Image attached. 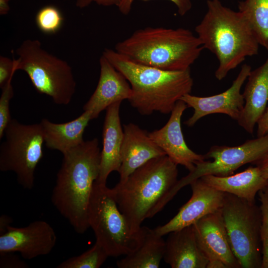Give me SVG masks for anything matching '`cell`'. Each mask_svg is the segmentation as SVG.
Masks as SVG:
<instances>
[{"label":"cell","instance_id":"12","mask_svg":"<svg viewBox=\"0 0 268 268\" xmlns=\"http://www.w3.org/2000/svg\"><path fill=\"white\" fill-rule=\"evenodd\" d=\"M56 242V234L51 225L36 220L25 227L9 226L0 235V253L18 252L23 259L31 260L50 253Z\"/></svg>","mask_w":268,"mask_h":268},{"label":"cell","instance_id":"3","mask_svg":"<svg viewBox=\"0 0 268 268\" xmlns=\"http://www.w3.org/2000/svg\"><path fill=\"white\" fill-rule=\"evenodd\" d=\"M195 31L204 49L218 61L215 72L218 80L246 58L258 54L260 44L242 13L223 5L219 0L207 1V11Z\"/></svg>","mask_w":268,"mask_h":268},{"label":"cell","instance_id":"8","mask_svg":"<svg viewBox=\"0 0 268 268\" xmlns=\"http://www.w3.org/2000/svg\"><path fill=\"white\" fill-rule=\"evenodd\" d=\"M221 212L231 248L241 268H261L260 207L255 202L225 193Z\"/></svg>","mask_w":268,"mask_h":268},{"label":"cell","instance_id":"27","mask_svg":"<svg viewBox=\"0 0 268 268\" xmlns=\"http://www.w3.org/2000/svg\"><path fill=\"white\" fill-rule=\"evenodd\" d=\"M262 214L260 236L262 248L261 268H268V188L266 187L259 193Z\"/></svg>","mask_w":268,"mask_h":268},{"label":"cell","instance_id":"16","mask_svg":"<svg viewBox=\"0 0 268 268\" xmlns=\"http://www.w3.org/2000/svg\"><path fill=\"white\" fill-rule=\"evenodd\" d=\"M100 72L96 88L83 106L84 111L91 113L92 119L110 105L132 95L131 85L124 75L103 56L99 60Z\"/></svg>","mask_w":268,"mask_h":268},{"label":"cell","instance_id":"37","mask_svg":"<svg viewBox=\"0 0 268 268\" xmlns=\"http://www.w3.org/2000/svg\"><path fill=\"white\" fill-rule=\"evenodd\" d=\"M9 0H0V14L3 15L7 14L10 10Z\"/></svg>","mask_w":268,"mask_h":268},{"label":"cell","instance_id":"39","mask_svg":"<svg viewBox=\"0 0 268 268\" xmlns=\"http://www.w3.org/2000/svg\"></svg>","mask_w":268,"mask_h":268},{"label":"cell","instance_id":"18","mask_svg":"<svg viewBox=\"0 0 268 268\" xmlns=\"http://www.w3.org/2000/svg\"><path fill=\"white\" fill-rule=\"evenodd\" d=\"M122 102L110 105L106 109L102 131L103 146L101 151L100 171L96 183L106 185L110 174L119 172L122 163L124 130L120 118Z\"/></svg>","mask_w":268,"mask_h":268},{"label":"cell","instance_id":"35","mask_svg":"<svg viewBox=\"0 0 268 268\" xmlns=\"http://www.w3.org/2000/svg\"><path fill=\"white\" fill-rule=\"evenodd\" d=\"M12 219L8 215L3 214L0 217V235L4 233L10 226Z\"/></svg>","mask_w":268,"mask_h":268},{"label":"cell","instance_id":"30","mask_svg":"<svg viewBox=\"0 0 268 268\" xmlns=\"http://www.w3.org/2000/svg\"><path fill=\"white\" fill-rule=\"evenodd\" d=\"M16 60L0 57V87L1 89L11 79L17 70Z\"/></svg>","mask_w":268,"mask_h":268},{"label":"cell","instance_id":"4","mask_svg":"<svg viewBox=\"0 0 268 268\" xmlns=\"http://www.w3.org/2000/svg\"><path fill=\"white\" fill-rule=\"evenodd\" d=\"M178 174L177 165L166 155L148 161L112 189L133 232L139 233L142 222L163 208Z\"/></svg>","mask_w":268,"mask_h":268},{"label":"cell","instance_id":"25","mask_svg":"<svg viewBox=\"0 0 268 268\" xmlns=\"http://www.w3.org/2000/svg\"><path fill=\"white\" fill-rule=\"evenodd\" d=\"M109 257L105 250L95 242L93 246L80 255L69 258L58 268H99Z\"/></svg>","mask_w":268,"mask_h":268},{"label":"cell","instance_id":"14","mask_svg":"<svg viewBox=\"0 0 268 268\" xmlns=\"http://www.w3.org/2000/svg\"><path fill=\"white\" fill-rule=\"evenodd\" d=\"M187 108L183 101L179 100L167 123L162 128L148 133V135L174 163L184 166L191 172L197 163L206 158L204 155L191 150L184 139L181 121L183 112Z\"/></svg>","mask_w":268,"mask_h":268},{"label":"cell","instance_id":"33","mask_svg":"<svg viewBox=\"0 0 268 268\" xmlns=\"http://www.w3.org/2000/svg\"><path fill=\"white\" fill-rule=\"evenodd\" d=\"M257 137L268 135V106L257 122Z\"/></svg>","mask_w":268,"mask_h":268},{"label":"cell","instance_id":"7","mask_svg":"<svg viewBox=\"0 0 268 268\" xmlns=\"http://www.w3.org/2000/svg\"><path fill=\"white\" fill-rule=\"evenodd\" d=\"M87 218L96 242L109 257L126 256L135 251L142 238V226L138 233L132 231L119 209L112 189L95 182L90 198Z\"/></svg>","mask_w":268,"mask_h":268},{"label":"cell","instance_id":"21","mask_svg":"<svg viewBox=\"0 0 268 268\" xmlns=\"http://www.w3.org/2000/svg\"><path fill=\"white\" fill-rule=\"evenodd\" d=\"M200 178L217 190L250 202H255L257 194L268 184V180L263 176L258 166H250L242 172L227 176L208 175Z\"/></svg>","mask_w":268,"mask_h":268},{"label":"cell","instance_id":"5","mask_svg":"<svg viewBox=\"0 0 268 268\" xmlns=\"http://www.w3.org/2000/svg\"><path fill=\"white\" fill-rule=\"evenodd\" d=\"M204 49L189 29L147 27L118 42L115 51L130 60L169 71L190 69Z\"/></svg>","mask_w":268,"mask_h":268},{"label":"cell","instance_id":"1","mask_svg":"<svg viewBox=\"0 0 268 268\" xmlns=\"http://www.w3.org/2000/svg\"><path fill=\"white\" fill-rule=\"evenodd\" d=\"M63 155L51 201L75 231L82 234L89 228L88 206L99 174L101 151L98 139L84 141Z\"/></svg>","mask_w":268,"mask_h":268},{"label":"cell","instance_id":"26","mask_svg":"<svg viewBox=\"0 0 268 268\" xmlns=\"http://www.w3.org/2000/svg\"><path fill=\"white\" fill-rule=\"evenodd\" d=\"M63 17L60 11L53 5H47L40 9L36 16L38 28L46 34H54L61 28Z\"/></svg>","mask_w":268,"mask_h":268},{"label":"cell","instance_id":"24","mask_svg":"<svg viewBox=\"0 0 268 268\" xmlns=\"http://www.w3.org/2000/svg\"><path fill=\"white\" fill-rule=\"evenodd\" d=\"M238 8L259 44L268 51V0H244Z\"/></svg>","mask_w":268,"mask_h":268},{"label":"cell","instance_id":"22","mask_svg":"<svg viewBox=\"0 0 268 268\" xmlns=\"http://www.w3.org/2000/svg\"><path fill=\"white\" fill-rule=\"evenodd\" d=\"M91 120V113L88 111H84L75 119L64 123H55L43 119L40 124L46 146L65 154L84 141L83 133Z\"/></svg>","mask_w":268,"mask_h":268},{"label":"cell","instance_id":"9","mask_svg":"<svg viewBox=\"0 0 268 268\" xmlns=\"http://www.w3.org/2000/svg\"><path fill=\"white\" fill-rule=\"evenodd\" d=\"M3 137L0 146V170L14 172L22 187L32 189L36 168L43 157L45 141L40 124L25 125L12 119Z\"/></svg>","mask_w":268,"mask_h":268},{"label":"cell","instance_id":"6","mask_svg":"<svg viewBox=\"0 0 268 268\" xmlns=\"http://www.w3.org/2000/svg\"><path fill=\"white\" fill-rule=\"evenodd\" d=\"M16 53L17 70L27 74L37 92L50 97L58 105L70 102L76 82L67 62L49 53L37 39L24 40Z\"/></svg>","mask_w":268,"mask_h":268},{"label":"cell","instance_id":"20","mask_svg":"<svg viewBox=\"0 0 268 268\" xmlns=\"http://www.w3.org/2000/svg\"><path fill=\"white\" fill-rule=\"evenodd\" d=\"M243 95L245 104L238 123L252 134L255 125L264 113L268 102V58L248 78Z\"/></svg>","mask_w":268,"mask_h":268},{"label":"cell","instance_id":"23","mask_svg":"<svg viewBox=\"0 0 268 268\" xmlns=\"http://www.w3.org/2000/svg\"><path fill=\"white\" fill-rule=\"evenodd\" d=\"M155 229L142 226L140 244L133 252L117 262L119 268H158L163 259L166 243Z\"/></svg>","mask_w":268,"mask_h":268},{"label":"cell","instance_id":"32","mask_svg":"<svg viewBox=\"0 0 268 268\" xmlns=\"http://www.w3.org/2000/svg\"><path fill=\"white\" fill-rule=\"evenodd\" d=\"M120 0H77L76 6L80 8H83L95 3L104 6H118Z\"/></svg>","mask_w":268,"mask_h":268},{"label":"cell","instance_id":"29","mask_svg":"<svg viewBox=\"0 0 268 268\" xmlns=\"http://www.w3.org/2000/svg\"><path fill=\"white\" fill-rule=\"evenodd\" d=\"M135 0H120L117 6L120 11L124 15L128 14ZM173 2L177 7L178 12L181 16L186 14L191 9V0H168Z\"/></svg>","mask_w":268,"mask_h":268},{"label":"cell","instance_id":"38","mask_svg":"<svg viewBox=\"0 0 268 268\" xmlns=\"http://www.w3.org/2000/svg\"><path fill=\"white\" fill-rule=\"evenodd\" d=\"M267 187H268V185H267Z\"/></svg>","mask_w":268,"mask_h":268},{"label":"cell","instance_id":"15","mask_svg":"<svg viewBox=\"0 0 268 268\" xmlns=\"http://www.w3.org/2000/svg\"><path fill=\"white\" fill-rule=\"evenodd\" d=\"M192 226L198 244L208 260H220L228 268H241L229 243L221 208L205 215Z\"/></svg>","mask_w":268,"mask_h":268},{"label":"cell","instance_id":"2","mask_svg":"<svg viewBox=\"0 0 268 268\" xmlns=\"http://www.w3.org/2000/svg\"><path fill=\"white\" fill-rule=\"evenodd\" d=\"M102 55L129 81L132 95L128 100L141 115L170 113L176 103L191 92L194 81L190 69H161L135 63L109 49Z\"/></svg>","mask_w":268,"mask_h":268},{"label":"cell","instance_id":"10","mask_svg":"<svg viewBox=\"0 0 268 268\" xmlns=\"http://www.w3.org/2000/svg\"><path fill=\"white\" fill-rule=\"evenodd\" d=\"M268 153V135L247 140L237 146L213 145L204 154L206 160L197 163L187 176L177 181L164 204L166 205L180 189L202 176L232 175L245 164H256Z\"/></svg>","mask_w":268,"mask_h":268},{"label":"cell","instance_id":"17","mask_svg":"<svg viewBox=\"0 0 268 268\" xmlns=\"http://www.w3.org/2000/svg\"><path fill=\"white\" fill-rule=\"evenodd\" d=\"M123 128L122 163L118 172L119 181L126 179L135 170L150 160L166 155L146 131L132 123L124 125Z\"/></svg>","mask_w":268,"mask_h":268},{"label":"cell","instance_id":"28","mask_svg":"<svg viewBox=\"0 0 268 268\" xmlns=\"http://www.w3.org/2000/svg\"><path fill=\"white\" fill-rule=\"evenodd\" d=\"M10 80L1 88L2 92L0 97V139L3 137L4 130L7 127L11 118L10 113V101L14 95V91Z\"/></svg>","mask_w":268,"mask_h":268},{"label":"cell","instance_id":"13","mask_svg":"<svg viewBox=\"0 0 268 268\" xmlns=\"http://www.w3.org/2000/svg\"><path fill=\"white\" fill-rule=\"evenodd\" d=\"M190 185L192 190L191 198L170 220L155 228L160 235L163 236L192 225L205 215L222 208L225 193L209 186L201 178Z\"/></svg>","mask_w":268,"mask_h":268},{"label":"cell","instance_id":"36","mask_svg":"<svg viewBox=\"0 0 268 268\" xmlns=\"http://www.w3.org/2000/svg\"><path fill=\"white\" fill-rule=\"evenodd\" d=\"M206 268H228L226 264L219 259H211L208 261Z\"/></svg>","mask_w":268,"mask_h":268},{"label":"cell","instance_id":"11","mask_svg":"<svg viewBox=\"0 0 268 268\" xmlns=\"http://www.w3.org/2000/svg\"><path fill=\"white\" fill-rule=\"evenodd\" d=\"M251 70L250 65H243L230 87L222 93L207 97L194 96L190 93L183 96L180 100L194 110L193 115L184 124L192 127L203 117L216 113L227 115L237 121L245 104L241 89Z\"/></svg>","mask_w":268,"mask_h":268},{"label":"cell","instance_id":"19","mask_svg":"<svg viewBox=\"0 0 268 268\" xmlns=\"http://www.w3.org/2000/svg\"><path fill=\"white\" fill-rule=\"evenodd\" d=\"M163 260L172 268H206L208 259L199 247L192 225L169 233Z\"/></svg>","mask_w":268,"mask_h":268},{"label":"cell","instance_id":"34","mask_svg":"<svg viewBox=\"0 0 268 268\" xmlns=\"http://www.w3.org/2000/svg\"><path fill=\"white\" fill-rule=\"evenodd\" d=\"M256 164L260 169L263 176L268 180V153Z\"/></svg>","mask_w":268,"mask_h":268},{"label":"cell","instance_id":"31","mask_svg":"<svg viewBox=\"0 0 268 268\" xmlns=\"http://www.w3.org/2000/svg\"><path fill=\"white\" fill-rule=\"evenodd\" d=\"M0 268H26L28 265L13 252L0 253Z\"/></svg>","mask_w":268,"mask_h":268}]
</instances>
